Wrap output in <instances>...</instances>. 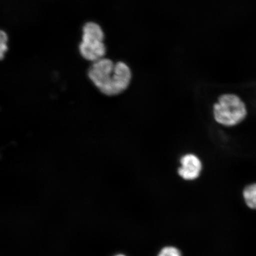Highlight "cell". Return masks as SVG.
<instances>
[{
  "instance_id": "ba28073f",
  "label": "cell",
  "mask_w": 256,
  "mask_h": 256,
  "mask_svg": "<svg viewBox=\"0 0 256 256\" xmlns=\"http://www.w3.org/2000/svg\"><path fill=\"white\" fill-rule=\"evenodd\" d=\"M158 256H182L180 252L177 248L167 247L163 248Z\"/></svg>"
},
{
  "instance_id": "6da1fadb",
  "label": "cell",
  "mask_w": 256,
  "mask_h": 256,
  "mask_svg": "<svg viewBox=\"0 0 256 256\" xmlns=\"http://www.w3.org/2000/svg\"><path fill=\"white\" fill-rule=\"evenodd\" d=\"M247 114L245 104L236 94H223L214 104V118L218 123L225 126H236L245 120Z\"/></svg>"
},
{
  "instance_id": "277c9868",
  "label": "cell",
  "mask_w": 256,
  "mask_h": 256,
  "mask_svg": "<svg viewBox=\"0 0 256 256\" xmlns=\"http://www.w3.org/2000/svg\"><path fill=\"white\" fill-rule=\"evenodd\" d=\"M80 52L86 60L92 62L103 58L106 54V47L104 42H82L79 46Z\"/></svg>"
},
{
  "instance_id": "8992f818",
  "label": "cell",
  "mask_w": 256,
  "mask_h": 256,
  "mask_svg": "<svg viewBox=\"0 0 256 256\" xmlns=\"http://www.w3.org/2000/svg\"><path fill=\"white\" fill-rule=\"evenodd\" d=\"M243 196L248 206L256 210V184L248 186L243 192Z\"/></svg>"
},
{
  "instance_id": "52a82bcc",
  "label": "cell",
  "mask_w": 256,
  "mask_h": 256,
  "mask_svg": "<svg viewBox=\"0 0 256 256\" xmlns=\"http://www.w3.org/2000/svg\"><path fill=\"white\" fill-rule=\"evenodd\" d=\"M8 37L5 32L2 30L0 33V58L3 59L4 54L7 52L8 46H7Z\"/></svg>"
},
{
  "instance_id": "3957f363",
  "label": "cell",
  "mask_w": 256,
  "mask_h": 256,
  "mask_svg": "<svg viewBox=\"0 0 256 256\" xmlns=\"http://www.w3.org/2000/svg\"><path fill=\"white\" fill-rule=\"evenodd\" d=\"M180 168L178 170L179 176L186 180H193L199 177L202 165L196 156L188 154L180 160Z\"/></svg>"
},
{
  "instance_id": "7a4b0ae2",
  "label": "cell",
  "mask_w": 256,
  "mask_h": 256,
  "mask_svg": "<svg viewBox=\"0 0 256 256\" xmlns=\"http://www.w3.org/2000/svg\"><path fill=\"white\" fill-rule=\"evenodd\" d=\"M115 64L108 58H102L92 63L88 71L90 80L104 95L114 96L120 94L116 76Z\"/></svg>"
},
{
  "instance_id": "9c48e42d",
  "label": "cell",
  "mask_w": 256,
  "mask_h": 256,
  "mask_svg": "<svg viewBox=\"0 0 256 256\" xmlns=\"http://www.w3.org/2000/svg\"><path fill=\"white\" fill-rule=\"evenodd\" d=\"M116 256H124V255H118Z\"/></svg>"
},
{
  "instance_id": "5b68a950",
  "label": "cell",
  "mask_w": 256,
  "mask_h": 256,
  "mask_svg": "<svg viewBox=\"0 0 256 256\" xmlns=\"http://www.w3.org/2000/svg\"><path fill=\"white\" fill-rule=\"evenodd\" d=\"M104 38L101 27L94 22H88L82 28V42H104Z\"/></svg>"
}]
</instances>
